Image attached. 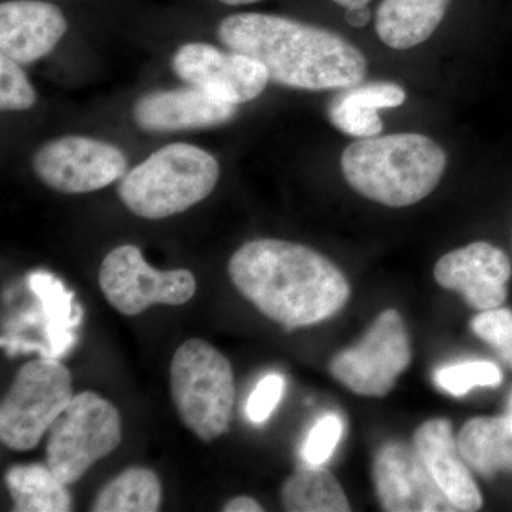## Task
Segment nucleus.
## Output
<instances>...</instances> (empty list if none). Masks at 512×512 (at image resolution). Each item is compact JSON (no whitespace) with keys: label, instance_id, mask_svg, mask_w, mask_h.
Instances as JSON below:
<instances>
[{"label":"nucleus","instance_id":"obj_1","mask_svg":"<svg viewBox=\"0 0 512 512\" xmlns=\"http://www.w3.org/2000/svg\"><path fill=\"white\" fill-rule=\"evenodd\" d=\"M228 274L244 298L288 330L332 318L350 298L348 279L330 259L282 239L242 245L229 259Z\"/></svg>","mask_w":512,"mask_h":512},{"label":"nucleus","instance_id":"obj_33","mask_svg":"<svg viewBox=\"0 0 512 512\" xmlns=\"http://www.w3.org/2000/svg\"><path fill=\"white\" fill-rule=\"evenodd\" d=\"M508 416L512 417V394L510 397V403H508Z\"/></svg>","mask_w":512,"mask_h":512},{"label":"nucleus","instance_id":"obj_13","mask_svg":"<svg viewBox=\"0 0 512 512\" xmlns=\"http://www.w3.org/2000/svg\"><path fill=\"white\" fill-rule=\"evenodd\" d=\"M511 274L510 258L503 249L484 241L448 252L434 266L437 284L460 293L480 312L503 305Z\"/></svg>","mask_w":512,"mask_h":512},{"label":"nucleus","instance_id":"obj_20","mask_svg":"<svg viewBox=\"0 0 512 512\" xmlns=\"http://www.w3.org/2000/svg\"><path fill=\"white\" fill-rule=\"evenodd\" d=\"M6 488L18 512H69L72 494L46 464H19L5 476Z\"/></svg>","mask_w":512,"mask_h":512},{"label":"nucleus","instance_id":"obj_30","mask_svg":"<svg viewBox=\"0 0 512 512\" xmlns=\"http://www.w3.org/2000/svg\"><path fill=\"white\" fill-rule=\"evenodd\" d=\"M345 19L353 28H365L370 19H372V12H370L367 5L349 8L346 9Z\"/></svg>","mask_w":512,"mask_h":512},{"label":"nucleus","instance_id":"obj_4","mask_svg":"<svg viewBox=\"0 0 512 512\" xmlns=\"http://www.w3.org/2000/svg\"><path fill=\"white\" fill-rule=\"evenodd\" d=\"M220 164L200 147L168 144L121 178L120 200L144 220H164L187 211L214 191Z\"/></svg>","mask_w":512,"mask_h":512},{"label":"nucleus","instance_id":"obj_8","mask_svg":"<svg viewBox=\"0 0 512 512\" xmlns=\"http://www.w3.org/2000/svg\"><path fill=\"white\" fill-rule=\"evenodd\" d=\"M412 362V346L402 316L387 309L377 316L365 338L333 357L332 376L353 393L387 396Z\"/></svg>","mask_w":512,"mask_h":512},{"label":"nucleus","instance_id":"obj_29","mask_svg":"<svg viewBox=\"0 0 512 512\" xmlns=\"http://www.w3.org/2000/svg\"><path fill=\"white\" fill-rule=\"evenodd\" d=\"M224 512H262L264 508L254 500V498L247 497V495H241V497L232 498L222 508Z\"/></svg>","mask_w":512,"mask_h":512},{"label":"nucleus","instance_id":"obj_16","mask_svg":"<svg viewBox=\"0 0 512 512\" xmlns=\"http://www.w3.org/2000/svg\"><path fill=\"white\" fill-rule=\"evenodd\" d=\"M413 446L458 511H478L483 507V495L463 461L450 421L433 419L421 424L414 431Z\"/></svg>","mask_w":512,"mask_h":512},{"label":"nucleus","instance_id":"obj_3","mask_svg":"<svg viewBox=\"0 0 512 512\" xmlns=\"http://www.w3.org/2000/svg\"><path fill=\"white\" fill-rule=\"evenodd\" d=\"M340 167L350 187L367 200L403 208L429 197L439 185L447 154L423 134H390L353 141Z\"/></svg>","mask_w":512,"mask_h":512},{"label":"nucleus","instance_id":"obj_23","mask_svg":"<svg viewBox=\"0 0 512 512\" xmlns=\"http://www.w3.org/2000/svg\"><path fill=\"white\" fill-rule=\"evenodd\" d=\"M33 292L43 301L45 315L49 320V338L53 345V353L60 355L72 343V335L67 328L76 325L72 318V293L64 292V288L53 276L37 272L30 276Z\"/></svg>","mask_w":512,"mask_h":512},{"label":"nucleus","instance_id":"obj_17","mask_svg":"<svg viewBox=\"0 0 512 512\" xmlns=\"http://www.w3.org/2000/svg\"><path fill=\"white\" fill-rule=\"evenodd\" d=\"M402 86L394 83H360L340 89L330 100L328 117L342 133L357 138L379 136L383 121L377 110L394 109L406 101Z\"/></svg>","mask_w":512,"mask_h":512},{"label":"nucleus","instance_id":"obj_31","mask_svg":"<svg viewBox=\"0 0 512 512\" xmlns=\"http://www.w3.org/2000/svg\"><path fill=\"white\" fill-rule=\"evenodd\" d=\"M333 2L338 3V5L343 6V8H357V6H365L370 0H333Z\"/></svg>","mask_w":512,"mask_h":512},{"label":"nucleus","instance_id":"obj_14","mask_svg":"<svg viewBox=\"0 0 512 512\" xmlns=\"http://www.w3.org/2000/svg\"><path fill=\"white\" fill-rule=\"evenodd\" d=\"M67 32L56 5L43 0H8L0 5V53L22 66L49 55Z\"/></svg>","mask_w":512,"mask_h":512},{"label":"nucleus","instance_id":"obj_10","mask_svg":"<svg viewBox=\"0 0 512 512\" xmlns=\"http://www.w3.org/2000/svg\"><path fill=\"white\" fill-rule=\"evenodd\" d=\"M33 170L47 187L63 194H84L123 178L127 158L113 144L67 136L49 141L33 157Z\"/></svg>","mask_w":512,"mask_h":512},{"label":"nucleus","instance_id":"obj_32","mask_svg":"<svg viewBox=\"0 0 512 512\" xmlns=\"http://www.w3.org/2000/svg\"><path fill=\"white\" fill-rule=\"evenodd\" d=\"M221 3L228 6L251 5V3L261 2V0H220Z\"/></svg>","mask_w":512,"mask_h":512},{"label":"nucleus","instance_id":"obj_7","mask_svg":"<svg viewBox=\"0 0 512 512\" xmlns=\"http://www.w3.org/2000/svg\"><path fill=\"white\" fill-rule=\"evenodd\" d=\"M119 410L94 392L74 394L47 431L46 463L66 485L77 483L120 446Z\"/></svg>","mask_w":512,"mask_h":512},{"label":"nucleus","instance_id":"obj_27","mask_svg":"<svg viewBox=\"0 0 512 512\" xmlns=\"http://www.w3.org/2000/svg\"><path fill=\"white\" fill-rule=\"evenodd\" d=\"M343 434V421L338 414H326L316 421L302 448L305 463L322 466L338 447Z\"/></svg>","mask_w":512,"mask_h":512},{"label":"nucleus","instance_id":"obj_24","mask_svg":"<svg viewBox=\"0 0 512 512\" xmlns=\"http://www.w3.org/2000/svg\"><path fill=\"white\" fill-rule=\"evenodd\" d=\"M434 382L448 394L464 396L474 387L500 386L503 383V373L493 362L476 360L440 367L434 373Z\"/></svg>","mask_w":512,"mask_h":512},{"label":"nucleus","instance_id":"obj_6","mask_svg":"<svg viewBox=\"0 0 512 512\" xmlns=\"http://www.w3.org/2000/svg\"><path fill=\"white\" fill-rule=\"evenodd\" d=\"M74 397L69 369L53 357L20 367L0 406V440L13 451L39 446Z\"/></svg>","mask_w":512,"mask_h":512},{"label":"nucleus","instance_id":"obj_21","mask_svg":"<svg viewBox=\"0 0 512 512\" xmlns=\"http://www.w3.org/2000/svg\"><path fill=\"white\" fill-rule=\"evenodd\" d=\"M281 500L291 512H348L350 505L342 485L322 466L306 463L281 488Z\"/></svg>","mask_w":512,"mask_h":512},{"label":"nucleus","instance_id":"obj_26","mask_svg":"<svg viewBox=\"0 0 512 512\" xmlns=\"http://www.w3.org/2000/svg\"><path fill=\"white\" fill-rule=\"evenodd\" d=\"M0 109L28 110L36 103V92L20 64L0 56Z\"/></svg>","mask_w":512,"mask_h":512},{"label":"nucleus","instance_id":"obj_22","mask_svg":"<svg viewBox=\"0 0 512 512\" xmlns=\"http://www.w3.org/2000/svg\"><path fill=\"white\" fill-rule=\"evenodd\" d=\"M163 487L150 468L130 467L114 477L94 498L93 512H157Z\"/></svg>","mask_w":512,"mask_h":512},{"label":"nucleus","instance_id":"obj_15","mask_svg":"<svg viewBox=\"0 0 512 512\" xmlns=\"http://www.w3.org/2000/svg\"><path fill=\"white\" fill-rule=\"evenodd\" d=\"M237 106L225 103L198 87L161 90L134 104L137 126L146 131H178L221 126L234 119Z\"/></svg>","mask_w":512,"mask_h":512},{"label":"nucleus","instance_id":"obj_25","mask_svg":"<svg viewBox=\"0 0 512 512\" xmlns=\"http://www.w3.org/2000/svg\"><path fill=\"white\" fill-rule=\"evenodd\" d=\"M471 329L478 338L491 346L498 356L512 367V312L510 309H490L471 320Z\"/></svg>","mask_w":512,"mask_h":512},{"label":"nucleus","instance_id":"obj_12","mask_svg":"<svg viewBox=\"0 0 512 512\" xmlns=\"http://www.w3.org/2000/svg\"><path fill=\"white\" fill-rule=\"evenodd\" d=\"M373 480L384 511H458L434 481L414 446L400 441L384 444L376 454Z\"/></svg>","mask_w":512,"mask_h":512},{"label":"nucleus","instance_id":"obj_18","mask_svg":"<svg viewBox=\"0 0 512 512\" xmlns=\"http://www.w3.org/2000/svg\"><path fill=\"white\" fill-rule=\"evenodd\" d=\"M453 0H382L376 10V33L384 45L412 49L426 42L446 16Z\"/></svg>","mask_w":512,"mask_h":512},{"label":"nucleus","instance_id":"obj_9","mask_svg":"<svg viewBox=\"0 0 512 512\" xmlns=\"http://www.w3.org/2000/svg\"><path fill=\"white\" fill-rule=\"evenodd\" d=\"M99 284L107 302L126 316L140 315L154 305H184L197 292L191 271H157L134 245H121L107 254L101 262Z\"/></svg>","mask_w":512,"mask_h":512},{"label":"nucleus","instance_id":"obj_19","mask_svg":"<svg viewBox=\"0 0 512 512\" xmlns=\"http://www.w3.org/2000/svg\"><path fill=\"white\" fill-rule=\"evenodd\" d=\"M464 461L484 477L512 473V417H476L457 437Z\"/></svg>","mask_w":512,"mask_h":512},{"label":"nucleus","instance_id":"obj_11","mask_svg":"<svg viewBox=\"0 0 512 512\" xmlns=\"http://www.w3.org/2000/svg\"><path fill=\"white\" fill-rule=\"evenodd\" d=\"M173 69L188 86L198 87L225 103H248L268 86L265 66L242 53L221 52L207 43H188L177 50Z\"/></svg>","mask_w":512,"mask_h":512},{"label":"nucleus","instance_id":"obj_5","mask_svg":"<svg viewBox=\"0 0 512 512\" xmlns=\"http://www.w3.org/2000/svg\"><path fill=\"white\" fill-rule=\"evenodd\" d=\"M170 376L175 409L188 430L205 443L228 433L235 380L220 350L205 340L188 339L175 350Z\"/></svg>","mask_w":512,"mask_h":512},{"label":"nucleus","instance_id":"obj_28","mask_svg":"<svg viewBox=\"0 0 512 512\" xmlns=\"http://www.w3.org/2000/svg\"><path fill=\"white\" fill-rule=\"evenodd\" d=\"M284 389V377L278 373H272L259 380L251 396L248 397L247 407H245L248 419L254 424L265 423L281 402Z\"/></svg>","mask_w":512,"mask_h":512},{"label":"nucleus","instance_id":"obj_2","mask_svg":"<svg viewBox=\"0 0 512 512\" xmlns=\"http://www.w3.org/2000/svg\"><path fill=\"white\" fill-rule=\"evenodd\" d=\"M221 43L264 64L269 82L291 89L340 90L363 83L362 50L328 29L266 13H238L218 26Z\"/></svg>","mask_w":512,"mask_h":512}]
</instances>
